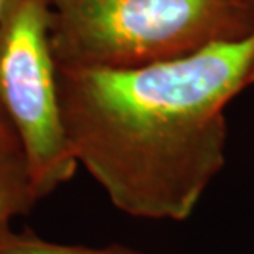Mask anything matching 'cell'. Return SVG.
<instances>
[{
  "instance_id": "6da1fadb",
  "label": "cell",
  "mask_w": 254,
  "mask_h": 254,
  "mask_svg": "<svg viewBox=\"0 0 254 254\" xmlns=\"http://www.w3.org/2000/svg\"><path fill=\"white\" fill-rule=\"evenodd\" d=\"M253 63L254 35L140 68L57 66L71 154L126 215L187 220L226 164L225 111Z\"/></svg>"
},
{
  "instance_id": "7a4b0ae2",
  "label": "cell",
  "mask_w": 254,
  "mask_h": 254,
  "mask_svg": "<svg viewBox=\"0 0 254 254\" xmlns=\"http://www.w3.org/2000/svg\"><path fill=\"white\" fill-rule=\"evenodd\" d=\"M58 68L129 69L254 35L236 0H48Z\"/></svg>"
},
{
  "instance_id": "3957f363",
  "label": "cell",
  "mask_w": 254,
  "mask_h": 254,
  "mask_svg": "<svg viewBox=\"0 0 254 254\" xmlns=\"http://www.w3.org/2000/svg\"><path fill=\"white\" fill-rule=\"evenodd\" d=\"M0 111L22 145L40 198L73 179L50 47L48 0H5L0 12Z\"/></svg>"
},
{
  "instance_id": "277c9868",
  "label": "cell",
  "mask_w": 254,
  "mask_h": 254,
  "mask_svg": "<svg viewBox=\"0 0 254 254\" xmlns=\"http://www.w3.org/2000/svg\"><path fill=\"white\" fill-rule=\"evenodd\" d=\"M42 198L15 134L0 137V223L27 216Z\"/></svg>"
},
{
  "instance_id": "5b68a950",
  "label": "cell",
  "mask_w": 254,
  "mask_h": 254,
  "mask_svg": "<svg viewBox=\"0 0 254 254\" xmlns=\"http://www.w3.org/2000/svg\"><path fill=\"white\" fill-rule=\"evenodd\" d=\"M0 254H147L123 245H109L103 248L62 245L48 241L35 235L32 230L17 231L12 223H0Z\"/></svg>"
},
{
  "instance_id": "8992f818",
  "label": "cell",
  "mask_w": 254,
  "mask_h": 254,
  "mask_svg": "<svg viewBox=\"0 0 254 254\" xmlns=\"http://www.w3.org/2000/svg\"><path fill=\"white\" fill-rule=\"evenodd\" d=\"M10 134H13V130H12V127H10L8 121L5 119L3 113L0 111V137H2V135H10Z\"/></svg>"
},
{
  "instance_id": "52a82bcc",
  "label": "cell",
  "mask_w": 254,
  "mask_h": 254,
  "mask_svg": "<svg viewBox=\"0 0 254 254\" xmlns=\"http://www.w3.org/2000/svg\"><path fill=\"white\" fill-rule=\"evenodd\" d=\"M236 2L240 5H243V8H245L254 20V0H236Z\"/></svg>"
},
{
  "instance_id": "ba28073f",
  "label": "cell",
  "mask_w": 254,
  "mask_h": 254,
  "mask_svg": "<svg viewBox=\"0 0 254 254\" xmlns=\"http://www.w3.org/2000/svg\"><path fill=\"white\" fill-rule=\"evenodd\" d=\"M250 84H254V63H253V69H251V76H250Z\"/></svg>"
},
{
  "instance_id": "9c48e42d",
  "label": "cell",
  "mask_w": 254,
  "mask_h": 254,
  "mask_svg": "<svg viewBox=\"0 0 254 254\" xmlns=\"http://www.w3.org/2000/svg\"><path fill=\"white\" fill-rule=\"evenodd\" d=\"M3 3H5V0H0V12H2V8H3Z\"/></svg>"
}]
</instances>
